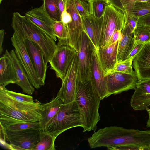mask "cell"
<instances>
[{
	"instance_id": "obj_1",
	"label": "cell",
	"mask_w": 150,
	"mask_h": 150,
	"mask_svg": "<svg viewBox=\"0 0 150 150\" xmlns=\"http://www.w3.org/2000/svg\"><path fill=\"white\" fill-rule=\"evenodd\" d=\"M0 86V124L5 129L10 125L23 122H36L42 119L43 104L36 101L24 103L13 99Z\"/></svg>"
},
{
	"instance_id": "obj_2",
	"label": "cell",
	"mask_w": 150,
	"mask_h": 150,
	"mask_svg": "<svg viewBox=\"0 0 150 150\" xmlns=\"http://www.w3.org/2000/svg\"><path fill=\"white\" fill-rule=\"evenodd\" d=\"M101 100L89 79L81 81L78 78L75 101L81 115L84 132L97 129L100 119L99 109Z\"/></svg>"
},
{
	"instance_id": "obj_3",
	"label": "cell",
	"mask_w": 150,
	"mask_h": 150,
	"mask_svg": "<svg viewBox=\"0 0 150 150\" xmlns=\"http://www.w3.org/2000/svg\"><path fill=\"white\" fill-rule=\"evenodd\" d=\"M11 25L14 32L23 39L31 40L40 47L43 52L45 63L47 64L56 49L57 44L55 41L18 12L13 13Z\"/></svg>"
},
{
	"instance_id": "obj_4",
	"label": "cell",
	"mask_w": 150,
	"mask_h": 150,
	"mask_svg": "<svg viewBox=\"0 0 150 150\" xmlns=\"http://www.w3.org/2000/svg\"><path fill=\"white\" fill-rule=\"evenodd\" d=\"M83 123L75 101L63 104L55 115L47 123L44 131L56 138L65 131L78 127H83Z\"/></svg>"
},
{
	"instance_id": "obj_5",
	"label": "cell",
	"mask_w": 150,
	"mask_h": 150,
	"mask_svg": "<svg viewBox=\"0 0 150 150\" xmlns=\"http://www.w3.org/2000/svg\"><path fill=\"white\" fill-rule=\"evenodd\" d=\"M127 18V15L119 5L112 1L108 4L103 16L99 47L105 46L108 45L115 30H122L126 24Z\"/></svg>"
},
{
	"instance_id": "obj_6",
	"label": "cell",
	"mask_w": 150,
	"mask_h": 150,
	"mask_svg": "<svg viewBox=\"0 0 150 150\" xmlns=\"http://www.w3.org/2000/svg\"><path fill=\"white\" fill-rule=\"evenodd\" d=\"M76 50L67 40L58 39L55 51L49 61L50 69L54 71L56 76L62 81L75 55Z\"/></svg>"
},
{
	"instance_id": "obj_7",
	"label": "cell",
	"mask_w": 150,
	"mask_h": 150,
	"mask_svg": "<svg viewBox=\"0 0 150 150\" xmlns=\"http://www.w3.org/2000/svg\"><path fill=\"white\" fill-rule=\"evenodd\" d=\"M40 127L21 130L6 129V140L10 144L8 147L12 150H33L40 140Z\"/></svg>"
},
{
	"instance_id": "obj_8",
	"label": "cell",
	"mask_w": 150,
	"mask_h": 150,
	"mask_svg": "<svg viewBox=\"0 0 150 150\" xmlns=\"http://www.w3.org/2000/svg\"><path fill=\"white\" fill-rule=\"evenodd\" d=\"M16 55L33 86L38 89L43 86L34 68L24 40L14 32L11 38Z\"/></svg>"
},
{
	"instance_id": "obj_9",
	"label": "cell",
	"mask_w": 150,
	"mask_h": 150,
	"mask_svg": "<svg viewBox=\"0 0 150 150\" xmlns=\"http://www.w3.org/2000/svg\"><path fill=\"white\" fill-rule=\"evenodd\" d=\"M95 47L86 33H81L77 51L78 62V79L83 81L89 79V73Z\"/></svg>"
},
{
	"instance_id": "obj_10",
	"label": "cell",
	"mask_w": 150,
	"mask_h": 150,
	"mask_svg": "<svg viewBox=\"0 0 150 150\" xmlns=\"http://www.w3.org/2000/svg\"><path fill=\"white\" fill-rule=\"evenodd\" d=\"M108 97L131 89H135L138 80L135 72L130 74L115 72L105 75Z\"/></svg>"
},
{
	"instance_id": "obj_11",
	"label": "cell",
	"mask_w": 150,
	"mask_h": 150,
	"mask_svg": "<svg viewBox=\"0 0 150 150\" xmlns=\"http://www.w3.org/2000/svg\"><path fill=\"white\" fill-rule=\"evenodd\" d=\"M78 76V62L77 54L74 57L62 81L61 87L56 97L61 99L64 104L75 101V93Z\"/></svg>"
},
{
	"instance_id": "obj_12",
	"label": "cell",
	"mask_w": 150,
	"mask_h": 150,
	"mask_svg": "<svg viewBox=\"0 0 150 150\" xmlns=\"http://www.w3.org/2000/svg\"><path fill=\"white\" fill-rule=\"evenodd\" d=\"M65 9L70 14L72 20L71 23L65 26L68 35L69 44L76 51L82 33L83 31L81 17L77 11L74 0H64Z\"/></svg>"
},
{
	"instance_id": "obj_13",
	"label": "cell",
	"mask_w": 150,
	"mask_h": 150,
	"mask_svg": "<svg viewBox=\"0 0 150 150\" xmlns=\"http://www.w3.org/2000/svg\"><path fill=\"white\" fill-rule=\"evenodd\" d=\"M89 79L101 100L108 97L105 73L101 65L95 48L92 59Z\"/></svg>"
},
{
	"instance_id": "obj_14",
	"label": "cell",
	"mask_w": 150,
	"mask_h": 150,
	"mask_svg": "<svg viewBox=\"0 0 150 150\" xmlns=\"http://www.w3.org/2000/svg\"><path fill=\"white\" fill-rule=\"evenodd\" d=\"M23 40L34 68L44 86L48 66L45 63L43 52L35 42L28 39Z\"/></svg>"
},
{
	"instance_id": "obj_15",
	"label": "cell",
	"mask_w": 150,
	"mask_h": 150,
	"mask_svg": "<svg viewBox=\"0 0 150 150\" xmlns=\"http://www.w3.org/2000/svg\"><path fill=\"white\" fill-rule=\"evenodd\" d=\"M46 32L55 41L56 37L53 31V25L55 21L51 19L45 11L43 5L32 8L27 12L24 16Z\"/></svg>"
},
{
	"instance_id": "obj_16",
	"label": "cell",
	"mask_w": 150,
	"mask_h": 150,
	"mask_svg": "<svg viewBox=\"0 0 150 150\" xmlns=\"http://www.w3.org/2000/svg\"><path fill=\"white\" fill-rule=\"evenodd\" d=\"M132 62L138 81L150 79V43L144 45Z\"/></svg>"
},
{
	"instance_id": "obj_17",
	"label": "cell",
	"mask_w": 150,
	"mask_h": 150,
	"mask_svg": "<svg viewBox=\"0 0 150 150\" xmlns=\"http://www.w3.org/2000/svg\"><path fill=\"white\" fill-rule=\"evenodd\" d=\"M83 31L87 34L96 49L99 47L101 36L103 16L96 18L91 15L81 16Z\"/></svg>"
},
{
	"instance_id": "obj_18",
	"label": "cell",
	"mask_w": 150,
	"mask_h": 150,
	"mask_svg": "<svg viewBox=\"0 0 150 150\" xmlns=\"http://www.w3.org/2000/svg\"><path fill=\"white\" fill-rule=\"evenodd\" d=\"M118 41L110 45L99 47L96 49L101 65L106 74L114 68L117 63Z\"/></svg>"
},
{
	"instance_id": "obj_19",
	"label": "cell",
	"mask_w": 150,
	"mask_h": 150,
	"mask_svg": "<svg viewBox=\"0 0 150 150\" xmlns=\"http://www.w3.org/2000/svg\"><path fill=\"white\" fill-rule=\"evenodd\" d=\"M5 52L11 58L15 68L18 78L16 84L22 89L25 94L32 95L35 91L34 87L30 83L28 75L16 54L14 49L10 52L6 50Z\"/></svg>"
},
{
	"instance_id": "obj_20",
	"label": "cell",
	"mask_w": 150,
	"mask_h": 150,
	"mask_svg": "<svg viewBox=\"0 0 150 150\" xmlns=\"http://www.w3.org/2000/svg\"><path fill=\"white\" fill-rule=\"evenodd\" d=\"M122 38L118 41L117 53V62H120L128 58L135 44L133 34L126 24L121 30Z\"/></svg>"
},
{
	"instance_id": "obj_21",
	"label": "cell",
	"mask_w": 150,
	"mask_h": 150,
	"mask_svg": "<svg viewBox=\"0 0 150 150\" xmlns=\"http://www.w3.org/2000/svg\"><path fill=\"white\" fill-rule=\"evenodd\" d=\"M18 78L12 61L6 52L0 59V86L16 84Z\"/></svg>"
},
{
	"instance_id": "obj_22",
	"label": "cell",
	"mask_w": 150,
	"mask_h": 150,
	"mask_svg": "<svg viewBox=\"0 0 150 150\" xmlns=\"http://www.w3.org/2000/svg\"><path fill=\"white\" fill-rule=\"evenodd\" d=\"M63 104L62 100L56 97L50 102L43 104L44 110L42 119L39 121L41 129H44L47 123L55 115Z\"/></svg>"
},
{
	"instance_id": "obj_23",
	"label": "cell",
	"mask_w": 150,
	"mask_h": 150,
	"mask_svg": "<svg viewBox=\"0 0 150 150\" xmlns=\"http://www.w3.org/2000/svg\"><path fill=\"white\" fill-rule=\"evenodd\" d=\"M127 15L139 18L150 14V2L135 1L119 5Z\"/></svg>"
},
{
	"instance_id": "obj_24",
	"label": "cell",
	"mask_w": 150,
	"mask_h": 150,
	"mask_svg": "<svg viewBox=\"0 0 150 150\" xmlns=\"http://www.w3.org/2000/svg\"><path fill=\"white\" fill-rule=\"evenodd\" d=\"M40 140L33 150H55L54 142L56 139L51 134L41 130Z\"/></svg>"
},
{
	"instance_id": "obj_25",
	"label": "cell",
	"mask_w": 150,
	"mask_h": 150,
	"mask_svg": "<svg viewBox=\"0 0 150 150\" xmlns=\"http://www.w3.org/2000/svg\"><path fill=\"white\" fill-rule=\"evenodd\" d=\"M44 9L48 16L55 21H61V14L59 10L57 0H43Z\"/></svg>"
},
{
	"instance_id": "obj_26",
	"label": "cell",
	"mask_w": 150,
	"mask_h": 150,
	"mask_svg": "<svg viewBox=\"0 0 150 150\" xmlns=\"http://www.w3.org/2000/svg\"><path fill=\"white\" fill-rule=\"evenodd\" d=\"M133 34L135 44L150 43V28L138 26Z\"/></svg>"
},
{
	"instance_id": "obj_27",
	"label": "cell",
	"mask_w": 150,
	"mask_h": 150,
	"mask_svg": "<svg viewBox=\"0 0 150 150\" xmlns=\"http://www.w3.org/2000/svg\"><path fill=\"white\" fill-rule=\"evenodd\" d=\"M88 3L90 15L96 18L101 17L108 4L102 0H90Z\"/></svg>"
},
{
	"instance_id": "obj_28",
	"label": "cell",
	"mask_w": 150,
	"mask_h": 150,
	"mask_svg": "<svg viewBox=\"0 0 150 150\" xmlns=\"http://www.w3.org/2000/svg\"><path fill=\"white\" fill-rule=\"evenodd\" d=\"M134 58H128L127 59L117 63L113 69L108 72V74L115 72H120L131 74L135 72L132 69V63Z\"/></svg>"
},
{
	"instance_id": "obj_29",
	"label": "cell",
	"mask_w": 150,
	"mask_h": 150,
	"mask_svg": "<svg viewBox=\"0 0 150 150\" xmlns=\"http://www.w3.org/2000/svg\"><path fill=\"white\" fill-rule=\"evenodd\" d=\"M53 28L54 34L58 39L68 40L67 29L61 21H55Z\"/></svg>"
},
{
	"instance_id": "obj_30",
	"label": "cell",
	"mask_w": 150,
	"mask_h": 150,
	"mask_svg": "<svg viewBox=\"0 0 150 150\" xmlns=\"http://www.w3.org/2000/svg\"><path fill=\"white\" fill-rule=\"evenodd\" d=\"M39 121L23 122L15 123L9 126L6 129L11 130H21L32 128L40 127Z\"/></svg>"
},
{
	"instance_id": "obj_31",
	"label": "cell",
	"mask_w": 150,
	"mask_h": 150,
	"mask_svg": "<svg viewBox=\"0 0 150 150\" xmlns=\"http://www.w3.org/2000/svg\"><path fill=\"white\" fill-rule=\"evenodd\" d=\"M5 90L7 94L15 100L24 103H31L34 102L32 96L16 92L7 89Z\"/></svg>"
},
{
	"instance_id": "obj_32",
	"label": "cell",
	"mask_w": 150,
	"mask_h": 150,
	"mask_svg": "<svg viewBox=\"0 0 150 150\" xmlns=\"http://www.w3.org/2000/svg\"><path fill=\"white\" fill-rule=\"evenodd\" d=\"M76 8L81 16L90 15L89 3L83 0H74Z\"/></svg>"
},
{
	"instance_id": "obj_33",
	"label": "cell",
	"mask_w": 150,
	"mask_h": 150,
	"mask_svg": "<svg viewBox=\"0 0 150 150\" xmlns=\"http://www.w3.org/2000/svg\"><path fill=\"white\" fill-rule=\"evenodd\" d=\"M135 90L146 93H150V79L138 81Z\"/></svg>"
},
{
	"instance_id": "obj_34",
	"label": "cell",
	"mask_w": 150,
	"mask_h": 150,
	"mask_svg": "<svg viewBox=\"0 0 150 150\" xmlns=\"http://www.w3.org/2000/svg\"><path fill=\"white\" fill-rule=\"evenodd\" d=\"M127 15L126 23L130 28L132 32L133 33L137 27L139 18L132 16Z\"/></svg>"
},
{
	"instance_id": "obj_35",
	"label": "cell",
	"mask_w": 150,
	"mask_h": 150,
	"mask_svg": "<svg viewBox=\"0 0 150 150\" xmlns=\"http://www.w3.org/2000/svg\"><path fill=\"white\" fill-rule=\"evenodd\" d=\"M142 26L150 28V14L139 18L137 26Z\"/></svg>"
},
{
	"instance_id": "obj_36",
	"label": "cell",
	"mask_w": 150,
	"mask_h": 150,
	"mask_svg": "<svg viewBox=\"0 0 150 150\" xmlns=\"http://www.w3.org/2000/svg\"><path fill=\"white\" fill-rule=\"evenodd\" d=\"M122 36L121 30H115L112 35L107 45H110L118 41L121 39Z\"/></svg>"
},
{
	"instance_id": "obj_37",
	"label": "cell",
	"mask_w": 150,
	"mask_h": 150,
	"mask_svg": "<svg viewBox=\"0 0 150 150\" xmlns=\"http://www.w3.org/2000/svg\"><path fill=\"white\" fill-rule=\"evenodd\" d=\"M144 45L142 43L134 44V47L130 52L128 58H134L141 50Z\"/></svg>"
},
{
	"instance_id": "obj_38",
	"label": "cell",
	"mask_w": 150,
	"mask_h": 150,
	"mask_svg": "<svg viewBox=\"0 0 150 150\" xmlns=\"http://www.w3.org/2000/svg\"><path fill=\"white\" fill-rule=\"evenodd\" d=\"M5 35L4 30L2 29L0 30V54L1 55L3 51V43Z\"/></svg>"
},
{
	"instance_id": "obj_39",
	"label": "cell",
	"mask_w": 150,
	"mask_h": 150,
	"mask_svg": "<svg viewBox=\"0 0 150 150\" xmlns=\"http://www.w3.org/2000/svg\"><path fill=\"white\" fill-rule=\"evenodd\" d=\"M58 7L60 12L62 14L65 9V2L64 0H57Z\"/></svg>"
},
{
	"instance_id": "obj_40",
	"label": "cell",
	"mask_w": 150,
	"mask_h": 150,
	"mask_svg": "<svg viewBox=\"0 0 150 150\" xmlns=\"http://www.w3.org/2000/svg\"><path fill=\"white\" fill-rule=\"evenodd\" d=\"M149 0H117L120 5L125 4L135 1H146Z\"/></svg>"
},
{
	"instance_id": "obj_41",
	"label": "cell",
	"mask_w": 150,
	"mask_h": 150,
	"mask_svg": "<svg viewBox=\"0 0 150 150\" xmlns=\"http://www.w3.org/2000/svg\"><path fill=\"white\" fill-rule=\"evenodd\" d=\"M146 110L148 112L149 116L146 122V126L148 127H150V110L148 108H147L146 109Z\"/></svg>"
},
{
	"instance_id": "obj_42",
	"label": "cell",
	"mask_w": 150,
	"mask_h": 150,
	"mask_svg": "<svg viewBox=\"0 0 150 150\" xmlns=\"http://www.w3.org/2000/svg\"><path fill=\"white\" fill-rule=\"evenodd\" d=\"M106 3L108 4L109 3L112 1V0H102Z\"/></svg>"
},
{
	"instance_id": "obj_43",
	"label": "cell",
	"mask_w": 150,
	"mask_h": 150,
	"mask_svg": "<svg viewBox=\"0 0 150 150\" xmlns=\"http://www.w3.org/2000/svg\"><path fill=\"white\" fill-rule=\"evenodd\" d=\"M147 150H150V146H149L147 148Z\"/></svg>"
},
{
	"instance_id": "obj_44",
	"label": "cell",
	"mask_w": 150,
	"mask_h": 150,
	"mask_svg": "<svg viewBox=\"0 0 150 150\" xmlns=\"http://www.w3.org/2000/svg\"><path fill=\"white\" fill-rule=\"evenodd\" d=\"M84 0V1H87V2H88L90 1V0Z\"/></svg>"
},
{
	"instance_id": "obj_45",
	"label": "cell",
	"mask_w": 150,
	"mask_h": 150,
	"mask_svg": "<svg viewBox=\"0 0 150 150\" xmlns=\"http://www.w3.org/2000/svg\"><path fill=\"white\" fill-rule=\"evenodd\" d=\"M148 2H150V0L147 1Z\"/></svg>"
}]
</instances>
